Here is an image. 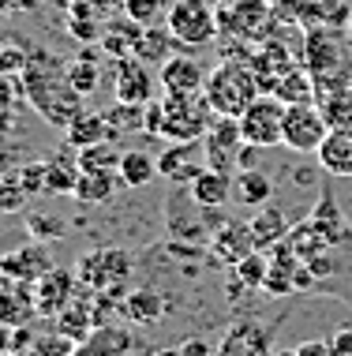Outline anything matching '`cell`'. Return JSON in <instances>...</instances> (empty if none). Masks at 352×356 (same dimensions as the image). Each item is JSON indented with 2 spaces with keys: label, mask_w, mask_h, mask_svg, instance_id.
<instances>
[{
  "label": "cell",
  "mask_w": 352,
  "mask_h": 356,
  "mask_svg": "<svg viewBox=\"0 0 352 356\" xmlns=\"http://www.w3.org/2000/svg\"><path fill=\"white\" fill-rule=\"evenodd\" d=\"M26 105L53 128H72L83 117V94L68 79V60L49 49H31V64L19 75Z\"/></svg>",
  "instance_id": "6da1fadb"
},
{
  "label": "cell",
  "mask_w": 352,
  "mask_h": 356,
  "mask_svg": "<svg viewBox=\"0 0 352 356\" xmlns=\"http://www.w3.org/2000/svg\"><path fill=\"white\" fill-rule=\"evenodd\" d=\"M206 102H210L214 117H233L240 120L247 109H251V102L262 94L259 79H255L251 64L247 60H233V56H225L217 68H210L206 75V86H203Z\"/></svg>",
  "instance_id": "7a4b0ae2"
},
{
  "label": "cell",
  "mask_w": 352,
  "mask_h": 356,
  "mask_svg": "<svg viewBox=\"0 0 352 356\" xmlns=\"http://www.w3.org/2000/svg\"><path fill=\"white\" fill-rule=\"evenodd\" d=\"M349 31L337 26H315L303 34V64H308L315 83H349L352 79V53H349Z\"/></svg>",
  "instance_id": "3957f363"
},
{
  "label": "cell",
  "mask_w": 352,
  "mask_h": 356,
  "mask_svg": "<svg viewBox=\"0 0 352 356\" xmlns=\"http://www.w3.org/2000/svg\"><path fill=\"white\" fill-rule=\"evenodd\" d=\"M161 109H165V128H161L165 143L203 139L214 124V109L206 102V94H165Z\"/></svg>",
  "instance_id": "277c9868"
},
{
  "label": "cell",
  "mask_w": 352,
  "mask_h": 356,
  "mask_svg": "<svg viewBox=\"0 0 352 356\" xmlns=\"http://www.w3.org/2000/svg\"><path fill=\"white\" fill-rule=\"evenodd\" d=\"M169 34L176 38V45H187V49H203V45H214L221 26H217V12L210 8V0H173L165 15Z\"/></svg>",
  "instance_id": "5b68a950"
},
{
  "label": "cell",
  "mask_w": 352,
  "mask_h": 356,
  "mask_svg": "<svg viewBox=\"0 0 352 356\" xmlns=\"http://www.w3.org/2000/svg\"><path fill=\"white\" fill-rule=\"evenodd\" d=\"M128 274H131V255L124 248H98V252H87L75 263V277L90 293H109V289L124 285Z\"/></svg>",
  "instance_id": "8992f818"
},
{
  "label": "cell",
  "mask_w": 352,
  "mask_h": 356,
  "mask_svg": "<svg viewBox=\"0 0 352 356\" xmlns=\"http://www.w3.org/2000/svg\"><path fill=\"white\" fill-rule=\"evenodd\" d=\"M240 131H244V143L259 150H270V147H281L285 139V102H278L274 94H259L251 102V109L240 117Z\"/></svg>",
  "instance_id": "52a82bcc"
},
{
  "label": "cell",
  "mask_w": 352,
  "mask_h": 356,
  "mask_svg": "<svg viewBox=\"0 0 352 356\" xmlns=\"http://www.w3.org/2000/svg\"><path fill=\"white\" fill-rule=\"evenodd\" d=\"M330 136V124L315 102L308 105H285V139L281 147L292 154H319L322 139Z\"/></svg>",
  "instance_id": "ba28073f"
},
{
  "label": "cell",
  "mask_w": 352,
  "mask_h": 356,
  "mask_svg": "<svg viewBox=\"0 0 352 356\" xmlns=\"http://www.w3.org/2000/svg\"><path fill=\"white\" fill-rule=\"evenodd\" d=\"M203 169H206V147H203V139L169 143V147L158 154V177H165L169 184H176V188H187Z\"/></svg>",
  "instance_id": "9c48e42d"
},
{
  "label": "cell",
  "mask_w": 352,
  "mask_h": 356,
  "mask_svg": "<svg viewBox=\"0 0 352 356\" xmlns=\"http://www.w3.org/2000/svg\"><path fill=\"white\" fill-rule=\"evenodd\" d=\"M203 147H206V169L233 172L236 158H240V150H244L240 120H233V117H214L210 131L203 136Z\"/></svg>",
  "instance_id": "30bf717a"
},
{
  "label": "cell",
  "mask_w": 352,
  "mask_h": 356,
  "mask_svg": "<svg viewBox=\"0 0 352 356\" xmlns=\"http://www.w3.org/2000/svg\"><path fill=\"white\" fill-rule=\"evenodd\" d=\"M112 94L117 102H128V105H146L154 102V72L146 68L135 56H124V60H112Z\"/></svg>",
  "instance_id": "8fae6325"
},
{
  "label": "cell",
  "mask_w": 352,
  "mask_h": 356,
  "mask_svg": "<svg viewBox=\"0 0 352 356\" xmlns=\"http://www.w3.org/2000/svg\"><path fill=\"white\" fill-rule=\"evenodd\" d=\"M75 285H79L75 270H60V266H53L49 274H42L34 282V307H37V315H53V319H56V315L72 304Z\"/></svg>",
  "instance_id": "7c38bea8"
},
{
  "label": "cell",
  "mask_w": 352,
  "mask_h": 356,
  "mask_svg": "<svg viewBox=\"0 0 352 356\" xmlns=\"http://www.w3.org/2000/svg\"><path fill=\"white\" fill-rule=\"evenodd\" d=\"M266 23H274V12H270L266 0H236V4L217 12V26H221V31L233 26L236 38H259L262 42Z\"/></svg>",
  "instance_id": "4fadbf2b"
},
{
  "label": "cell",
  "mask_w": 352,
  "mask_h": 356,
  "mask_svg": "<svg viewBox=\"0 0 352 356\" xmlns=\"http://www.w3.org/2000/svg\"><path fill=\"white\" fill-rule=\"evenodd\" d=\"M203 64L192 60V56H169L165 64L158 68V83L165 86V94H199L206 86Z\"/></svg>",
  "instance_id": "5bb4252c"
},
{
  "label": "cell",
  "mask_w": 352,
  "mask_h": 356,
  "mask_svg": "<svg viewBox=\"0 0 352 356\" xmlns=\"http://www.w3.org/2000/svg\"><path fill=\"white\" fill-rule=\"evenodd\" d=\"M255 248L259 244H255V233H251L247 221H225V225L210 236V252L221 259V263H229V266H236L240 259H247Z\"/></svg>",
  "instance_id": "9a60e30c"
},
{
  "label": "cell",
  "mask_w": 352,
  "mask_h": 356,
  "mask_svg": "<svg viewBox=\"0 0 352 356\" xmlns=\"http://www.w3.org/2000/svg\"><path fill=\"white\" fill-rule=\"evenodd\" d=\"M247 64H251V72H255V79H259L262 94H270L274 83H278L285 72L296 68V64H292V56H289V49H285L281 42H262Z\"/></svg>",
  "instance_id": "2e32d148"
},
{
  "label": "cell",
  "mask_w": 352,
  "mask_h": 356,
  "mask_svg": "<svg viewBox=\"0 0 352 356\" xmlns=\"http://www.w3.org/2000/svg\"><path fill=\"white\" fill-rule=\"evenodd\" d=\"M319 165L330 172V177L352 180V124L349 128H330V136L322 139L319 147Z\"/></svg>",
  "instance_id": "e0dca14e"
},
{
  "label": "cell",
  "mask_w": 352,
  "mask_h": 356,
  "mask_svg": "<svg viewBox=\"0 0 352 356\" xmlns=\"http://www.w3.org/2000/svg\"><path fill=\"white\" fill-rule=\"evenodd\" d=\"M315 105L322 109L330 128L352 124V79L349 83H315Z\"/></svg>",
  "instance_id": "ac0fdd59"
},
{
  "label": "cell",
  "mask_w": 352,
  "mask_h": 356,
  "mask_svg": "<svg viewBox=\"0 0 352 356\" xmlns=\"http://www.w3.org/2000/svg\"><path fill=\"white\" fill-rule=\"evenodd\" d=\"M274 195V180L262 169H236L233 172V199L247 210H262Z\"/></svg>",
  "instance_id": "d6986e66"
},
{
  "label": "cell",
  "mask_w": 352,
  "mask_h": 356,
  "mask_svg": "<svg viewBox=\"0 0 352 356\" xmlns=\"http://www.w3.org/2000/svg\"><path fill=\"white\" fill-rule=\"evenodd\" d=\"M49 270H53V263H49V255H45V248L37 244V240H34V244H26L23 252L0 259V274L19 277V282H37V277L49 274Z\"/></svg>",
  "instance_id": "ffe728a7"
},
{
  "label": "cell",
  "mask_w": 352,
  "mask_h": 356,
  "mask_svg": "<svg viewBox=\"0 0 352 356\" xmlns=\"http://www.w3.org/2000/svg\"><path fill=\"white\" fill-rule=\"evenodd\" d=\"M146 26H139L135 19H128L120 12V19H109L101 26V49H106L112 60H124V56H135V42L142 38Z\"/></svg>",
  "instance_id": "44dd1931"
},
{
  "label": "cell",
  "mask_w": 352,
  "mask_h": 356,
  "mask_svg": "<svg viewBox=\"0 0 352 356\" xmlns=\"http://www.w3.org/2000/svg\"><path fill=\"white\" fill-rule=\"evenodd\" d=\"M187 188H192V195H195V203H199V207H206V210H221V207L233 199V172L203 169Z\"/></svg>",
  "instance_id": "7402d4cb"
},
{
  "label": "cell",
  "mask_w": 352,
  "mask_h": 356,
  "mask_svg": "<svg viewBox=\"0 0 352 356\" xmlns=\"http://www.w3.org/2000/svg\"><path fill=\"white\" fill-rule=\"evenodd\" d=\"M165 312H169L165 296H158L154 289H135V293H128V296H124V304H120L124 319H131V323H139V326L161 323V319H165Z\"/></svg>",
  "instance_id": "603a6c76"
},
{
  "label": "cell",
  "mask_w": 352,
  "mask_h": 356,
  "mask_svg": "<svg viewBox=\"0 0 352 356\" xmlns=\"http://www.w3.org/2000/svg\"><path fill=\"white\" fill-rule=\"evenodd\" d=\"M266 349H270V330H262L255 323H240L229 330L217 356H266Z\"/></svg>",
  "instance_id": "cb8c5ba5"
},
{
  "label": "cell",
  "mask_w": 352,
  "mask_h": 356,
  "mask_svg": "<svg viewBox=\"0 0 352 356\" xmlns=\"http://www.w3.org/2000/svg\"><path fill=\"white\" fill-rule=\"evenodd\" d=\"M64 139H68L72 150H87V147H94V143H112L117 136H112L106 113H83L72 128H64Z\"/></svg>",
  "instance_id": "d4e9b609"
},
{
  "label": "cell",
  "mask_w": 352,
  "mask_h": 356,
  "mask_svg": "<svg viewBox=\"0 0 352 356\" xmlns=\"http://www.w3.org/2000/svg\"><path fill=\"white\" fill-rule=\"evenodd\" d=\"M83 169L75 154H53L45 158V191H56V195H75V184H79Z\"/></svg>",
  "instance_id": "484cf974"
},
{
  "label": "cell",
  "mask_w": 352,
  "mask_h": 356,
  "mask_svg": "<svg viewBox=\"0 0 352 356\" xmlns=\"http://www.w3.org/2000/svg\"><path fill=\"white\" fill-rule=\"evenodd\" d=\"M117 177H120V188H146L158 177V158L146 150H124Z\"/></svg>",
  "instance_id": "4316f807"
},
{
  "label": "cell",
  "mask_w": 352,
  "mask_h": 356,
  "mask_svg": "<svg viewBox=\"0 0 352 356\" xmlns=\"http://www.w3.org/2000/svg\"><path fill=\"white\" fill-rule=\"evenodd\" d=\"M173 45H176V38L169 34V26H146L142 31V38L135 42V60H142L146 68H161V64L173 56Z\"/></svg>",
  "instance_id": "83f0119b"
},
{
  "label": "cell",
  "mask_w": 352,
  "mask_h": 356,
  "mask_svg": "<svg viewBox=\"0 0 352 356\" xmlns=\"http://www.w3.org/2000/svg\"><path fill=\"white\" fill-rule=\"evenodd\" d=\"M270 94L285 105H308V102H315V79H311L308 68H292L274 83Z\"/></svg>",
  "instance_id": "f1b7e54d"
},
{
  "label": "cell",
  "mask_w": 352,
  "mask_h": 356,
  "mask_svg": "<svg viewBox=\"0 0 352 356\" xmlns=\"http://www.w3.org/2000/svg\"><path fill=\"white\" fill-rule=\"evenodd\" d=\"M94 330V304H83V300H72L64 307L60 315H56V334H64L68 341H87Z\"/></svg>",
  "instance_id": "f546056e"
},
{
  "label": "cell",
  "mask_w": 352,
  "mask_h": 356,
  "mask_svg": "<svg viewBox=\"0 0 352 356\" xmlns=\"http://www.w3.org/2000/svg\"><path fill=\"white\" fill-rule=\"evenodd\" d=\"M117 188H120L117 172H83L79 184H75V199L83 207H98V203H109Z\"/></svg>",
  "instance_id": "4dcf8cb0"
},
{
  "label": "cell",
  "mask_w": 352,
  "mask_h": 356,
  "mask_svg": "<svg viewBox=\"0 0 352 356\" xmlns=\"http://www.w3.org/2000/svg\"><path fill=\"white\" fill-rule=\"evenodd\" d=\"M79 345H90V349H98L101 356H128L131 349H135V338H131V334L124 330V326L106 323V326H94L90 338H87V341H79Z\"/></svg>",
  "instance_id": "1f68e13d"
},
{
  "label": "cell",
  "mask_w": 352,
  "mask_h": 356,
  "mask_svg": "<svg viewBox=\"0 0 352 356\" xmlns=\"http://www.w3.org/2000/svg\"><path fill=\"white\" fill-rule=\"evenodd\" d=\"M247 225L255 233V244H262V248H270V244L289 236V221H285V214L278 207H262V214H255Z\"/></svg>",
  "instance_id": "d6a6232c"
},
{
  "label": "cell",
  "mask_w": 352,
  "mask_h": 356,
  "mask_svg": "<svg viewBox=\"0 0 352 356\" xmlns=\"http://www.w3.org/2000/svg\"><path fill=\"white\" fill-rule=\"evenodd\" d=\"M68 79L72 86L87 98V94H94L101 86V68H98V56L94 53H79L75 60H68Z\"/></svg>",
  "instance_id": "836d02e7"
},
{
  "label": "cell",
  "mask_w": 352,
  "mask_h": 356,
  "mask_svg": "<svg viewBox=\"0 0 352 356\" xmlns=\"http://www.w3.org/2000/svg\"><path fill=\"white\" fill-rule=\"evenodd\" d=\"M120 154L112 143H94L87 150H75V158H79V169L83 172H117L120 169Z\"/></svg>",
  "instance_id": "e575fe53"
},
{
  "label": "cell",
  "mask_w": 352,
  "mask_h": 356,
  "mask_svg": "<svg viewBox=\"0 0 352 356\" xmlns=\"http://www.w3.org/2000/svg\"><path fill=\"white\" fill-rule=\"evenodd\" d=\"M106 120H109L112 136H128V131H142V120H146V105L112 102L109 109H106Z\"/></svg>",
  "instance_id": "d590c367"
},
{
  "label": "cell",
  "mask_w": 352,
  "mask_h": 356,
  "mask_svg": "<svg viewBox=\"0 0 352 356\" xmlns=\"http://www.w3.org/2000/svg\"><path fill=\"white\" fill-rule=\"evenodd\" d=\"M37 312L31 293H0V326H23Z\"/></svg>",
  "instance_id": "8d00e7d4"
},
{
  "label": "cell",
  "mask_w": 352,
  "mask_h": 356,
  "mask_svg": "<svg viewBox=\"0 0 352 356\" xmlns=\"http://www.w3.org/2000/svg\"><path fill=\"white\" fill-rule=\"evenodd\" d=\"M120 12L128 19H135L139 26H158L169 15V0H124Z\"/></svg>",
  "instance_id": "74e56055"
},
{
  "label": "cell",
  "mask_w": 352,
  "mask_h": 356,
  "mask_svg": "<svg viewBox=\"0 0 352 356\" xmlns=\"http://www.w3.org/2000/svg\"><path fill=\"white\" fill-rule=\"evenodd\" d=\"M26 233H31L37 244H49V240H60L68 233V225L53 214H26Z\"/></svg>",
  "instance_id": "f35d334b"
},
{
  "label": "cell",
  "mask_w": 352,
  "mask_h": 356,
  "mask_svg": "<svg viewBox=\"0 0 352 356\" xmlns=\"http://www.w3.org/2000/svg\"><path fill=\"white\" fill-rule=\"evenodd\" d=\"M233 274L240 277L247 289H259V285H266V277H270V266H266V259L259 252H251L247 259H240V263L233 266Z\"/></svg>",
  "instance_id": "ab89813d"
},
{
  "label": "cell",
  "mask_w": 352,
  "mask_h": 356,
  "mask_svg": "<svg viewBox=\"0 0 352 356\" xmlns=\"http://www.w3.org/2000/svg\"><path fill=\"white\" fill-rule=\"evenodd\" d=\"M26 64H31V49H23V45H4V49H0V79L23 75Z\"/></svg>",
  "instance_id": "60d3db41"
},
{
  "label": "cell",
  "mask_w": 352,
  "mask_h": 356,
  "mask_svg": "<svg viewBox=\"0 0 352 356\" xmlns=\"http://www.w3.org/2000/svg\"><path fill=\"white\" fill-rule=\"evenodd\" d=\"M26 191L23 184H19V177H8V180H0V210L4 214H15V210H23L26 207Z\"/></svg>",
  "instance_id": "b9f144b4"
},
{
  "label": "cell",
  "mask_w": 352,
  "mask_h": 356,
  "mask_svg": "<svg viewBox=\"0 0 352 356\" xmlns=\"http://www.w3.org/2000/svg\"><path fill=\"white\" fill-rule=\"evenodd\" d=\"M101 19L98 15H72L68 19V34L75 38V42H98L101 38Z\"/></svg>",
  "instance_id": "7bdbcfd3"
},
{
  "label": "cell",
  "mask_w": 352,
  "mask_h": 356,
  "mask_svg": "<svg viewBox=\"0 0 352 356\" xmlns=\"http://www.w3.org/2000/svg\"><path fill=\"white\" fill-rule=\"evenodd\" d=\"M15 177H19V184H23L26 195H42L45 191V161H26Z\"/></svg>",
  "instance_id": "ee69618b"
},
{
  "label": "cell",
  "mask_w": 352,
  "mask_h": 356,
  "mask_svg": "<svg viewBox=\"0 0 352 356\" xmlns=\"http://www.w3.org/2000/svg\"><path fill=\"white\" fill-rule=\"evenodd\" d=\"M161 128H165V109H161V98H154V102H146V120H142V131H146V136H154V139H161Z\"/></svg>",
  "instance_id": "f6af8a7d"
},
{
  "label": "cell",
  "mask_w": 352,
  "mask_h": 356,
  "mask_svg": "<svg viewBox=\"0 0 352 356\" xmlns=\"http://www.w3.org/2000/svg\"><path fill=\"white\" fill-rule=\"evenodd\" d=\"M326 341H330V356H352V326H341Z\"/></svg>",
  "instance_id": "bcb514c9"
},
{
  "label": "cell",
  "mask_w": 352,
  "mask_h": 356,
  "mask_svg": "<svg viewBox=\"0 0 352 356\" xmlns=\"http://www.w3.org/2000/svg\"><path fill=\"white\" fill-rule=\"evenodd\" d=\"M180 353L184 356H217V349L206 338H187L184 345H180Z\"/></svg>",
  "instance_id": "7dc6e473"
},
{
  "label": "cell",
  "mask_w": 352,
  "mask_h": 356,
  "mask_svg": "<svg viewBox=\"0 0 352 356\" xmlns=\"http://www.w3.org/2000/svg\"><path fill=\"white\" fill-rule=\"evenodd\" d=\"M12 102H15V94H8V83L0 79V128H8V117H12Z\"/></svg>",
  "instance_id": "c3c4849f"
},
{
  "label": "cell",
  "mask_w": 352,
  "mask_h": 356,
  "mask_svg": "<svg viewBox=\"0 0 352 356\" xmlns=\"http://www.w3.org/2000/svg\"><path fill=\"white\" fill-rule=\"evenodd\" d=\"M259 147H251V143H244V150H240V158H236V169H259L255 161H259Z\"/></svg>",
  "instance_id": "681fc988"
},
{
  "label": "cell",
  "mask_w": 352,
  "mask_h": 356,
  "mask_svg": "<svg viewBox=\"0 0 352 356\" xmlns=\"http://www.w3.org/2000/svg\"><path fill=\"white\" fill-rule=\"evenodd\" d=\"M296 356H330V341H303L296 345Z\"/></svg>",
  "instance_id": "f907efd6"
},
{
  "label": "cell",
  "mask_w": 352,
  "mask_h": 356,
  "mask_svg": "<svg viewBox=\"0 0 352 356\" xmlns=\"http://www.w3.org/2000/svg\"><path fill=\"white\" fill-rule=\"evenodd\" d=\"M42 0H0V12H34Z\"/></svg>",
  "instance_id": "816d5d0a"
},
{
  "label": "cell",
  "mask_w": 352,
  "mask_h": 356,
  "mask_svg": "<svg viewBox=\"0 0 352 356\" xmlns=\"http://www.w3.org/2000/svg\"><path fill=\"white\" fill-rule=\"evenodd\" d=\"M98 12H112V8H124V0H94Z\"/></svg>",
  "instance_id": "f5cc1de1"
},
{
  "label": "cell",
  "mask_w": 352,
  "mask_h": 356,
  "mask_svg": "<svg viewBox=\"0 0 352 356\" xmlns=\"http://www.w3.org/2000/svg\"><path fill=\"white\" fill-rule=\"evenodd\" d=\"M68 356H101V353H98V349H90V345H75Z\"/></svg>",
  "instance_id": "db71d44e"
},
{
  "label": "cell",
  "mask_w": 352,
  "mask_h": 356,
  "mask_svg": "<svg viewBox=\"0 0 352 356\" xmlns=\"http://www.w3.org/2000/svg\"><path fill=\"white\" fill-rule=\"evenodd\" d=\"M154 356H184V353H180V345H176V349H158Z\"/></svg>",
  "instance_id": "11a10c76"
},
{
  "label": "cell",
  "mask_w": 352,
  "mask_h": 356,
  "mask_svg": "<svg viewBox=\"0 0 352 356\" xmlns=\"http://www.w3.org/2000/svg\"><path fill=\"white\" fill-rule=\"evenodd\" d=\"M281 356H296V349H292V353H281Z\"/></svg>",
  "instance_id": "9f6ffc18"
},
{
  "label": "cell",
  "mask_w": 352,
  "mask_h": 356,
  "mask_svg": "<svg viewBox=\"0 0 352 356\" xmlns=\"http://www.w3.org/2000/svg\"><path fill=\"white\" fill-rule=\"evenodd\" d=\"M64 4H75V0H64ZM90 4H94V0H90Z\"/></svg>",
  "instance_id": "6f0895ef"
},
{
  "label": "cell",
  "mask_w": 352,
  "mask_h": 356,
  "mask_svg": "<svg viewBox=\"0 0 352 356\" xmlns=\"http://www.w3.org/2000/svg\"><path fill=\"white\" fill-rule=\"evenodd\" d=\"M0 49H4V42H0Z\"/></svg>",
  "instance_id": "680465c9"
}]
</instances>
